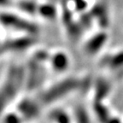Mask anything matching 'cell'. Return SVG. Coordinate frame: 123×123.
<instances>
[{
  "label": "cell",
  "mask_w": 123,
  "mask_h": 123,
  "mask_svg": "<svg viewBox=\"0 0 123 123\" xmlns=\"http://www.w3.org/2000/svg\"><path fill=\"white\" fill-rule=\"evenodd\" d=\"M92 84L93 87V101L104 102L112 91V84L110 80L98 78Z\"/></svg>",
  "instance_id": "obj_8"
},
{
  "label": "cell",
  "mask_w": 123,
  "mask_h": 123,
  "mask_svg": "<svg viewBox=\"0 0 123 123\" xmlns=\"http://www.w3.org/2000/svg\"><path fill=\"white\" fill-rule=\"evenodd\" d=\"M37 36L28 34H21V36L15 37V38L9 39L4 44H1V48L3 52L8 51H23L27 50L36 44Z\"/></svg>",
  "instance_id": "obj_5"
},
{
  "label": "cell",
  "mask_w": 123,
  "mask_h": 123,
  "mask_svg": "<svg viewBox=\"0 0 123 123\" xmlns=\"http://www.w3.org/2000/svg\"><path fill=\"white\" fill-rule=\"evenodd\" d=\"M92 85L88 77L68 75L61 78L44 88H41L36 98L43 108L50 107L74 94L81 92Z\"/></svg>",
  "instance_id": "obj_1"
},
{
  "label": "cell",
  "mask_w": 123,
  "mask_h": 123,
  "mask_svg": "<svg viewBox=\"0 0 123 123\" xmlns=\"http://www.w3.org/2000/svg\"><path fill=\"white\" fill-rule=\"evenodd\" d=\"M71 66V59L69 55L64 50H57L50 53L48 59V67L51 71L56 74H65Z\"/></svg>",
  "instance_id": "obj_6"
},
{
  "label": "cell",
  "mask_w": 123,
  "mask_h": 123,
  "mask_svg": "<svg viewBox=\"0 0 123 123\" xmlns=\"http://www.w3.org/2000/svg\"><path fill=\"white\" fill-rule=\"evenodd\" d=\"M101 67L114 74L123 73V50H117L103 55L100 58Z\"/></svg>",
  "instance_id": "obj_7"
},
{
  "label": "cell",
  "mask_w": 123,
  "mask_h": 123,
  "mask_svg": "<svg viewBox=\"0 0 123 123\" xmlns=\"http://www.w3.org/2000/svg\"><path fill=\"white\" fill-rule=\"evenodd\" d=\"M18 115L26 121H33L39 116L44 109L36 98H23L17 104Z\"/></svg>",
  "instance_id": "obj_4"
},
{
  "label": "cell",
  "mask_w": 123,
  "mask_h": 123,
  "mask_svg": "<svg viewBox=\"0 0 123 123\" xmlns=\"http://www.w3.org/2000/svg\"><path fill=\"white\" fill-rule=\"evenodd\" d=\"M5 123H22V118L19 115H10L5 118Z\"/></svg>",
  "instance_id": "obj_13"
},
{
  "label": "cell",
  "mask_w": 123,
  "mask_h": 123,
  "mask_svg": "<svg viewBox=\"0 0 123 123\" xmlns=\"http://www.w3.org/2000/svg\"><path fill=\"white\" fill-rule=\"evenodd\" d=\"M0 25L10 30L21 33V34L37 36L39 33V27L37 23L11 12L0 13Z\"/></svg>",
  "instance_id": "obj_2"
},
{
  "label": "cell",
  "mask_w": 123,
  "mask_h": 123,
  "mask_svg": "<svg viewBox=\"0 0 123 123\" xmlns=\"http://www.w3.org/2000/svg\"><path fill=\"white\" fill-rule=\"evenodd\" d=\"M38 6L35 0H19L17 3L18 9L27 15H36Z\"/></svg>",
  "instance_id": "obj_12"
},
{
  "label": "cell",
  "mask_w": 123,
  "mask_h": 123,
  "mask_svg": "<svg viewBox=\"0 0 123 123\" xmlns=\"http://www.w3.org/2000/svg\"><path fill=\"white\" fill-rule=\"evenodd\" d=\"M49 119L52 123H72L68 111L62 109H55L49 114Z\"/></svg>",
  "instance_id": "obj_10"
},
{
  "label": "cell",
  "mask_w": 123,
  "mask_h": 123,
  "mask_svg": "<svg viewBox=\"0 0 123 123\" xmlns=\"http://www.w3.org/2000/svg\"><path fill=\"white\" fill-rule=\"evenodd\" d=\"M70 114L72 123H92V113H90L88 108L84 104H79L73 108Z\"/></svg>",
  "instance_id": "obj_9"
},
{
  "label": "cell",
  "mask_w": 123,
  "mask_h": 123,
  "mask_svg": "<svg viewBox=\"0 0 123 123\" xmlns=\"http://www.w3.org/2000/svg\"><path fill=\"white\" fill-rule=\"evenodd\" d=\"M109 39V35L104 30L98 31L90 35L83 43L82 50L86 56L94 57L102 51Z\"/></svg>",
  "instance_id": "obj_3"
},
{
  "label": "cell",
  "mask_w": 123,
  "mask_h": 123,
  "mask_svg": "<svg viewBox=\"0 0 123 123\" xmlns=\"http://www.w3.org/2000/svg\"><path fill=\"white\" fill-rule=\"evenodd\" d=\"M37 14L41 17L46 20H54L57 15L56 8L54 5L48 3L45 4H38Z\"/></svg>",
  "instance_id": "obj_11"
},
{
  "label": "cell",
  "mask_w": 123,
  "mask_h": 123,
  "mask_svg": "<svg viewBox=\"0 0 123 123\" xmlns=\"http://www.w3.org/2000/svg\"><path fill=\"white\" fill-rule=\"evenodd\" d=\"M12 4V0H0V7H7Z\"/></svg>",
  "instance_id": "obj_14"
}]
</instances>
